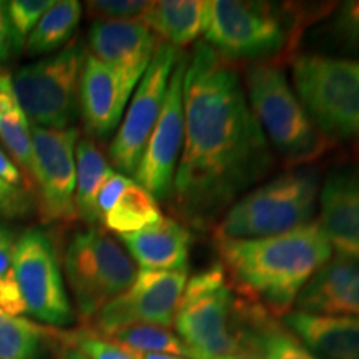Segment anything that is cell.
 <instances>
[{
  "mask_svg": "<svg viewBox=\"0 0 359 359\" xmlns=\"http://www.w3.org/2000/svg\"><path fill=\"white\" fill-rule=\"evenodd\" d=\"M185 142L173 182L175 208L206 228L273 165L266 137L250 109L236 67L198 43L183 77Z\"/></svg>",
  "mask_w": 359,
  "mask_h": 359,
  "instance_id": "cell-1",
  "label": "cell"
},
{
  "mask_svg": "<svg viewBox=\"0 0 359 359\" xmlns=\"http://www.w3.org/2000/svg\"><path fill=\"white\" fill-rule=\"evenodd\" d=\"M217 246L224 271L240 290L266 311L285 314L333 255L318 222L258 240H218Z\"/></svg>",
  "mask_w": 359,
  "mask_h": 359,
  "instance_id": "cell-2",
  "label": "cell"
},
{
  "mask_svg": "<svg viewBox=\"0 0 359 359\" xmlns=\"http://www.w3.org/2000/svg\"><path fill=\"white\" fill-rule=\"evenodd\" d=\"M241 313L226 271L217 263L187 281L173 325L190 349V359L226 356L246 349Z\"/></svg>",
  "mask_w": 359,
  "mask_h": 359,
  "instance_id": "cell-3",
  "label": "cell"
},
{
  "mask_svg": "<svg viewBox=\"0 0 359 359\" xmlns=\"http://www.w3.org/2000/svg\"><path fill=\"white\" fill-rule=\"evenodd\" d=\"M246 93L264 137L286 161L309 163L331 147V138L313 123L281 69L266 62L250 65Z\"/></svg>",
  "mask_w": 359,
  "mask_h": 359,
  "instance_id": "cell-4",
  "label": "cell"
},
{
  "mask_svg": "<svg viewBox=\"0 0 359 359\" xmlns=\"http://www.w3.org/2000/svg\"><path fill=\"white\" fill-rule=\"evenodd\" d=\"M320 180L311 170H294L269 180L238 198L224 212L217 240H258L309 223Z\"/></svg>",
  "mask_w": 359,
  "mask_h": 359,
  "instance_id": "cell-5",
  "label": "cell"
},
{
  "mask_svg": "<svg viewBox=\"0 0 359 359\" xmlns=\"http://www.w3.org/2000/svg\"><path fill=\"white\" fill-rule=\"evenodd\" d=\"M87 53L83 43L74 39L60 52L22 67L11 77L13 95L30 125L70 128L80 109V80Z\"/></svg>",
  "mask_w": 359,
  "mask_h": 359,
  "instance_id": "cell-6",
  "label": "cell"
},
{
  "mask_svg": "<svg viewBox=\"0 0 359 359\" xmlns=\"http://www.w3.org/2000/svg\"><path fill=\"white\" fill-rule=\"evenodd\" d=\"M64 269L80 318L88 323L107 303L125 293L138 275L130 255L98 226L72 236Z\"/></svg>",
  "mask_w": 359,
  "mask_h": 359,
  "instance_id": "cell-7",
  "label": "cell"
},
{
  "mask_svg": "<svg viewBox=\"0 0 359 359\" xmlns=\"http://www.w3.org/2000/svg\"><path fill=\"white\" fill-rule=\"evenodd\" d=\"M298 98L326 137L359 138V60L302 55L293 62Z\"/></svg>",
  "mask_w": 359,
  "mask_h": 359,
  "instance_id": "cell-8",
  "label": "cell"
},
{
  "mask_svg": "<svg viewBox=\"0 0 359 359\" xmlns=\"http://www.w3.org/2000/svg\"><path fill=\"white\" fill-rule=\"evenodd\" d=\"M206 45L224 58H268L283 52L290 30L281 12L266 2L210 0Z\"/></svg>",
  "mask_w": 359,
  "mask_h": 359,
  "instance_id": "cell-9",
  "label": "cell"
},
{
  "mask_svg": "<svg viewBox=\"0 0 359 359\" xmlns=\"http://www.w3.org/2000/svg\"><path fill=\"white\" fill-rule=\"evenodd\" d=\"M13 268L25 313L58 327L74 321L55 241L47 231L29 228L17 238Z\"/></svg>",
  "mask_w": 359,
  "mask_h": 359,
  "instance_id": "cell-10",
  "label": "cell"
},
{
  "mask_svg": "<svg viewBox=\"0 0 359 359\" xmlns=\"http://www.w3.org/2000/svg\"><path fill=\"white\" fill-rule=\"evenodd\" d=\"M180 55L182 53L178 48L158 40L150 65L135 88L123 120L116 128L109 156L111 165L127 177L137 172L150 135L158 122L170 79Z\"/></svg>",
  "mask_w": 359,
  "mask_h": 359,
  "instance_id": "cell-11",
  "label": "cell"
},
{
  "mask_svg": "<svg viewBox=\"0 0 359 359\" xmlns=\"http://www.w3.org/2000/svg\"><path fill=\"white\" fill-rule=\"evenodd\" d=\"M187 281V271L140 269L133 285L93 316L90 331L110 336L133 325L170 327Z\"/></svg>",
  "mask_w": 359,
  "mask_h": 359,
  "instance_id": "cell-12",
  "label": "cell"
},
{
  "mask_svg": "<svg viewBox=\"0 0 359 359\" xmlns=\"http://www.w3.org/2000/svg\"><path fill=\"white\" fill-rule=\"evenodd\" d=\"M34 183L43 223H70L75 212V145L79 130L34 127Z\"/></svg>",
  "mask_w": 359,
  "mask_h": 359,
  "instance_id": "cell-13",
  "label": "cell"
},
{
  "mask_svg": "<svg viewBox=\"0 0 359 359\" xmlns=\"http://www.w3.org/2000/svg\"><path fill=\"white\" fill-rule=\"evenodd\" d=\"M185 67L187 57L180 55L170 79L160 118L133 175L135 182L145 188L155 200H167L172 196L175 173L185 142V105H183Z\"/></svg>",
  "mask_w": 359,
  "mask_h": 359,
  "instance_id": "cell-14",
  "label": "cell"
},
{
  "mask_svg": "<svg viewBox=\"0 0 359 359\" xmlns=\"http://www.w3.org/2000/svg\"><path fill=\"white\" fill-rule=\"evenodd\" d=\"M158 39L140 20H97L88 30L90 55L122 77L132 88L150 65Z\"/></svg>",
  "mask_w": 359,
  "mask_h": 359,
  "instance_id": "cell-15",
  "label": "cell"
},
{
  "mask_svg": "<svg viewBox=\"0 0 359 359\" xmlns=\"http://www.w3.org/2000/svg\"><path fill=\"white\" fill-rule=\"evenodd\" d=\"M133 90L116 72L87 53L80 80V114L88 135L105 138L118 128Z\"/></svg>",
  "mask_w": 359,
  "mask_h": 359,
  "instance_id": "cell-16",
  "label": "cell"
},
{
  "mask_svg": "<svg viewBox=\"0 0 359 359\" xmlns=\"http://www.w3.org/2000/svg\"><path fill=\"white\" fill-rule=\"evenodd\" d=\"M321 228L338 257L359 262V172L331 173L321 190Z\"/></svg>",
  "mask_w": 359,
  "mask_h": 359,
  "instance_id": "cell-17",
  "label": "cell"
},
{
  "mask_svg": "<svg viewBox=\"0 0 359 359\" xmlns=\"http://www.w3.org/2000/svg\"><path fill=\"white\" fill-rule=\"evenodd\" d=\"M298 311L330 316H359V262L331 258L304 286Z\"/></svg>",
  "mask_w": 359,
  "mask_h": 359,
  "instance_id": "cell-18",
  "label": "cell"
},
{
  "mask_svg": "<svg viewBox=\"0 0 359 359\" xmlns=\"http://www.w3.org/2000/svg\"><path fill=\"white\" fill-rule=\"evenodd\" d=\"M98 222L116 235H130L161 219L160 206L145 188L114 172L97 196Z\"/></svg>",
  "mask_w": 359,
  "mask_h": 359,
  "instance_id": "cell-19",
  "label": "cell"
},
{
  "mask_svg": "<svg viewBox=\"0 0 359 359\" xmlns=\"http://www.w3.org/2000/svg\"><path fill=\"white\" fill-rule=\"evenodd\" d=\"M118 236L140 269L188 271L191 235L175 219L161 217L140 231Z\"/></svg>",
  "mask_w": 359,
  "mask_h": 359,
  "instance_id": "cell-20",
  "label": "cell"
},
{
  "mask_svg": "<svg viewBox=\"0 0 359 359\" xmlns=\"http://www.w3.org/2000/svg\"><path fill=\"white\" fill-rule=\"evenodd\" d=\"M283 321L311 353L325 359H359V316L290 311Z\"/></svg>",
  "mask_w": 359,
  "mask_h": 359,
  "instance_id": "cell-21",
  "label": "cell"
},
{
  "mask_svg": "<svg viewBox=\"0 0 359 359\" xmlns=\"http://www.w3.org/2000/svg\"><path fill=\"white\" fill-rule=\"evenodd\" d=\"M156 39L172 47H187L205 34L208 20L206 0H160L150 2L138 19Z\"/></svg>",
  "mask_w": 359,
  "mask_h": 359,
  "instance_id": "cell-22",
  "label": "cell"
},
{
  "mask_svg": "<svg viewBox=\"0 0 359 359\" xmlns=\"http://www.w3.org/2000/svg\"><path fill=\"white\" fill-rule=\"evenodd\" d=\"M32 125L20 109L12 90V80L8 75L0 79V140L8 150L12 161L24 175L27 190L35 195L34 183V145Z\"/></svg>",
  "mask_w": 359,
  "mask_h": 359,
  "instance_id": "cell-23",
  "label": "cell"
},
{
  "mask_svg": "<svg viewBox=\"0 0 359 359\" xmlns=\"http://www.w3.org/2000/svg\"><path fill=\"white\" fill-rule=\"evenodd\" d=\"M114 175L109 160L92 138H79L75 145V212L90 226L98 222L97 196Z\"/></svg>",
  "mask_w": 359,
  "mask_h": 359,
  "instance_id": "cell-24",
  "label": "cell"
},
{
  "mask_svg": "<svg viewBox=\"0 0 359 359\" xmlns=\"http://www.w3.org/2000/svg\"><path fill=\"white\" fill-rule=\"evenodd\" d=\"M248 323L243 325L245 346L259 359H318L288 327H283L268 318L262 306L245 311Z\"/></svg>",
  "mask_w": 359,
  "mask_h": 359,
  "instance_id": "cell-25",
  "label": "cell"
},
{
  "mask_svg": "<svg viewBox=\"0 0 359 359\" xmlns=\"http://www.w3.org/2000/svg\"><path fill=\"white\" fill-rule=\"evenodd\" d=\"M82 17V6L77 0H60L43 13L25 42L30 55H42L58 50L70 43Z\"/></svg>",
  "mask_w": 359,
  "mask_h": 359,
  "instance_id": "cell-26",
  "label": "cell"
},
{
  "mask_svg": "<svg viewBox=\"0 0 359 359\" xmlns=\"http://www.w3.org/2000/svg\"><path fill=\"white\" fill-rule=\"evenodd\" d=\"M50 334L32 321L0 311V359H42Z\"/></svg>",
  "mask_w": 359,
  "mask_h": 359,
  "instance_id": "cell-27",
  "label": "cell"
},
{
  "mask_svg": "<svg viewBox=\"0 0 359 359\" xmlns=\"http://www.w3.org/2000/svg\"><path fill=\"white\" fill-rule=\"evenodd\" d=\"M135 354H173L190 359L187 344L168 327L155 325H133L105 336Z\"/></svg>",
  "mask_w": 359,
  "mask_h": 359,
  "instance_id": "cell-28",
  "label": "cell"
},
{
  "mask_svg": "<svg viewBox=\"0 0 359 359\" xmlns=\"http://www.w3.org/2000/svg\"><path fill=\"white\" fill-rule=\"evenodd\" d=\"M15 243V233L6 224H0V311L11 316H20L25 313V303L13 268Z\"/></svg>",
  "mask_w": 359,
  "mask_h": 359,
  "instance_id": "cell-29",
  "label": "cell"
},
{
  "mask_svg": "<svg viewBox=\"0 0 359 359\" xmlns=\"http://www.w3.org/2000/svg\"><path fill=\"white\" fill-rule=\"evenodd\" d=\"M6 4V13L11 29L12 50H22L42 15L53 6L52 0H11Z\"/></svg>",
  "mask_w": 359,
  "mask_h": 359,
  "instance_id": "cell-30",
  "label": "cell"
},
{
  "mask_svg": "<svg viewBox=\"0 0 359 359\" xmlns=\"http://www.w3.org/2000/svg\"><path fill=\"white\" fill-rule=\"evenodd\" d=\"M62 338L70 346L82 351L88 359H138L132 351L90 330L75 331V333L64 334Z\"/></svg>",
  "mask_w": 359,
  "mask_h": 359,
  "instance_id": "cell-31",
  "label": "cell"
},
{
  "mask_svg": "<svg viewBox=\"0 0 359 359\" xmlns=\"http://www.w3.org/2000/svg\"><path fill=\"white\" fill-rule=\"evenodd\" d=\"M150 2L142 0H90L85 4L93 20H138Z\"/></svg>",
  "mask_w": 359,
  "mask_h": 359,
  "instance_id": "cell-32",
  "label": "cell"
},
{
  "mask_svg": "<svg viewBox=\"0 0 359 359\" xmlns=\"http://www.w3.org/2000/svg\"><path fill=\"white\" fill-rule=\"evenodd\" d=\"M331 32L346 47H359V0L341 4L331 22Z\"/></svg>",
  "mask_w": 359,
  "mask_h": 359,
  "instance_id": "cell-33",
  "label": "cell"
},
{
  "mask_svg": "<svg viewBox=\"0 0 359 359\" xmlns=\"http://www.w3.org/2000/svg\"><path fill=\"white\" fill-rule=\"evenodd\" d=\"M34 195L20 187H13L0 178V218H22L32 213Z\"/></svg>",
  "mask_w": 359,
  "mask_h": 359,
  "instance_id": "cell-34",
  "label": "cell"
},
{
  "mask_svg": "<svg viewBox=\"0 0 359 359\" xmlns=\"http://www.w3.org/2000/svg\"><path fill=\"white\" fill-rule=\"evenodd\" d=\"M0 178H2L4 182L11 183L13 187H20L27 190L24 175H22L20 170L17 168L15 161H12L11 156H8L2 148H0Z\"/></svg>",
  "mask_w": 359,
  "mask_h": 359,
  "instance_id": "cell-35",
  "label": "cell"
},
{
  "mask_svg": "<svg viewBox=\"0 0 359 359\" xmlns=\"http://www.w3.org/2000/svg\"><path fill=\"white\" fill-rule=\"evenodd\" d=\"M12 53V39L6 13V4L0 2V64H6Z\"/></svg>",
  "mask_w": 359,
  "mask_h": 359,
  "instance_id": "cell-36",
  "label": "cell"
},
{
  "mask_svg": "<svg viewBox=\"0 0 359 359\" xmlns=\"http://www.w3.org/2000/svg\"><path fill=\"white\" fill-rule=\"evenodd\" d=\"M193 359H259L257 354L250 349H245V351L235 353V354H226V356H217V358H193Z\"/></svg>",
  "mask_w": 359,
  "mask_h": 359,
  "instance_id": "cell-37",
  "label": "cell"
},
{
  "mask_svg": "<svg viewBox=\"0 0 359 359\" xmlns=\"http://www.w3.org/2000/svg\"><path fill=\"white\" fill-rule=\"evenodd\" d=\"M60 359H88L87 356H85V354L82 353V351H79L77 348H74V346H70V348H67L65 351H64V354H62V358Z\"/></svg>",
  "mask_w": 359,
  "mask_h": 359,
  "instance_id": "cell-38",
  "label": "cell"
},
{
  "mask_svg": "<svg viewBox=\"0 0 359 359\" xmlns=\"http://www.w3.org/2000/svg\"><path fill=\"white\" fill-rule=\"evenodd\" d=\"M135 356L138 359H187L182 356H173V354H135Z\"/></svg>",
  "mask_w": 359,
  "mask_h": 359,
  "instance_id": "cell-39",
  "label": "cell"
},
{
  "mask_svg": "<svg viewBox=\"0 0 359 359\" xmlns=\"http://www.w3.org/2000/svg\"><path fill=\"white\" fill-rule=\"evenodd\" d=\"M2 75H4V74H0V79H2Z\"/></svg>",
  "mask_w": 359,
  "mask_h": 359,
  "instance_id": "cell-40",
  "label": "cell"
}]
</instances>
